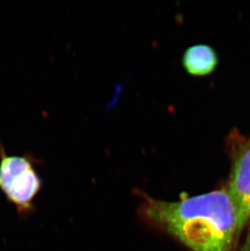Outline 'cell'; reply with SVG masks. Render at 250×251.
<instances>
[{
    "label": "cell",
    "instance_id": "4",
    "mask_svg": "<svg viewBox=\"0 0 250 251\" xmlns=\"http://www.w3.org/2000/svg\"><path fill=\"white\" fill-rule=\"evenodd\" d=\"M219 63L217 53L210 46L199 44L189 47L183 55L182 64L188 74L207 76L215 71Z\"/></svg>",
    "mask_w": 250,
    "mask_h": 251
},
{
    "label": "cell",
    "instance_id": "2",
    "mask_svg": "<svg viewBox=\"0 0 250 251\" xmlns=\"http://www.w3.org/2000/svg\"><path fill=\"white\" fill-rule=\"evenodd\" d=\"M36 163L35 158L29 153L7 154L0 142V191L21 218L28 217L34 211V200L43 186L34 167Z\"/></svg>",
    "mask_w": 250,
    "mask_h": 251
},
{
    "label": "cell",
    "instance_id": "5",
    "mask_svg": "<svg viewBox=\"0 0 250 251\" xmlns=\"http://www.w3.org/2000/svg\"><path fill=\"white\" fill-rule=\"evenodd\" d=\"M242 251H250V232H249L248 237L246 238V242H245V245H244Z\"/></svg>",
    "mask_w": 250,
    "mask_h": 251
},
{
    "label": "cell",
    "instance_id": "1",
    "mask_svg": "<svg viewBox=\"0 0 250 251\" xmlns=\"http://www.w3.org/2000/svg\"><path fill=\"white\" fill-rule=\"evenodd\" d=\"M143 210L150 221L192 251L236 249V211L226 190L175 201L147 199Z\"/></svg>",
    "mask_w": 250,
    "mask_h": 251
},
{
    "label": "cell",
    "instance_id": "3",
    "mask_svg": "<svg viewBox=\"0 0 250 251\" xmlns=\"http://www.w3.org/2000/svg\"><path fill=\"white\" fill-rule=\"evenodd\" d=\"M228 192L236 211L237 236L250 219V138L232 142Z\"/></svg>",
    "mask_w": 250,
    "mask_h": 251
}]
</instances>
